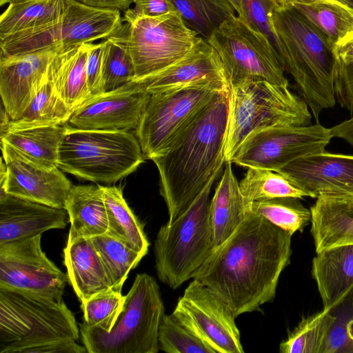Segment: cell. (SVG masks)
Masks as SVG:
<instances>
[{"instance_id":"1","label":"cell","mask_w":353,"mask_h":353,"mask_svg":"<svg viewBox=\"0 0 353 353\" xmlns=\"http://www.w3.org/2000/svg\"><path fill=\"white\" fill-rule=\"evenodd\" d=\"M290 232L250 210L234 233L214 248L194 272L236 317L261 311L276 296L279 277L290 263Z\"/></svg>"},{"instance_id":"2","label":"cell","mask_w":353,"mask_h":353,"mask_svg":"<svg viewBox=\"0 0 353 353\" xmlns=\"http://www.w3.org/2000/svg\"><path fill=\"white\" fill-rule=\"evenodd\" d=\"M228 91L218 92L152 160L160 176V194L172 223L222 171L228 119Z\"/></svg>"},{"instance_id":"3","label":"cell","mask_w":353,"mask_h":353,"mask_svg":"<svg viewBox=\"0 0 353 353\" xmlns=\"http://www.w3.org/2000/svg\"><path fill=\"white\" fill-rule=\"evenodd\" d=\"M281 46V63L293 78L312 117L333 108L337 59L327 37L293 6L277 8L271 16Z\"/></svg>"},{"instance_id":"4","label":"cell","mask_w":353,"mask_h":353,"mask_svg":"<svg viewBox=\"0 0 353 353\" xmlns=\"http://www.w3.org/2000/svg\"><path fill=\"white\" fill-rule=\"evenodd\" d=\"M63 300L0 288V353H83Z\"/></svg>"},{"instance_id":"5","label":"cell","mask_w":353,"mask_h":353,"mask_svg":"<svg viewBox=\"0 0 353 353\" xmlns=\"http://www.w3.org/2000/svg\"><path fill=\"white\" fill-rule=\"evenodd\" d=\"M225 162H230L252 132L272 127L307 125L312 115L304 100L266 81H248L230 85Z\"/></svg>"},{"instance_id":"6","label":"cell","mask_w":353,"mask_h":353,"mask_svg":"<svg viewBox=\"0 0 353 353\" xmlns=\"http://www.w3.org/2000/svg\"><path fill=\"white\" fill-rule=\"evenodd\" d=\"M164 316L156 280L146 273L137 274L112 329L105 332L83 323L81 340L89 353H157L159 329Z\"/></svg>"},{"instance_id":"7","label":"cell","mask_w":353,"mask_h":353,"mask_svg":"<svg viewBox=\"0 0 353 353\" xmlns=\"http://www.w3.org/2000/svg\"><path fill=\"white\" fill-rule=\"evenodd\" d=\"M144 160L137 137L129 131L68 127L60 144L57 166L88 181L112 183L134 172Z\"/></svg>"},{"instance_id":"8","label":"cell","mask_w":353,"mask_h":353,"mask_svg":"<svg viewBox=\"0 0 353 353\" xmlns=\"http://www.w3.org/2000/svg\"><path fill=\"white\" fill-rule=\"evenodd\" d=\"M214 176L192 205L172 223L159 229L154 241L159 279L175 290L193 274L213 250L209 226L210 193Z\"/></svg>"},{"instance_id":"9","label":"cell","mask_w":353,"mask_h":353,"mask_svg":"<svg viewBox=\"0 0 353 353\" xmlns=\"http://www.w3.org/2000/svg\"><path fill=\"white\" fill-rule=\"evenodd\" d=\"M121 10L69 0L57 20L0 38V58L51 48H69L106 39L123 26Z\"/></svg>"},{"instance_id":"10","label":"cell","mask_w":353,"mask_h":353,"mask_svg":"<svg viewBox=\"0 0 353 353\" xmlns=\"http://www.w3.org/2000/svg\"><path fill=\"white\" fill-rule=\"evenodd\" d=\"M207 42L219 54L229 85L263 80L289 88L285 70L270 41L237 14L225 20Z\"/></svg>"},{"instance_id":"11","label":"cell","mask_w":353,"mask_h":353,"mask_svg":"<svg viewBox=\"0 0 353 353\" xmlns=\"http://www.w3.org/2000/svg\"><path fill=\"white\" fill-rule=\"evenodd\" d=\"M126 43L135 68V80L154 73L187 54L201 37L177 11L154 17L124 14Z\"/></svg>"},{"instance_id":"12","label":"cell","mask_w":353,"mask_h":353,"mask_svg":"<svg viewBox=\"0 0 353 353\" xmlns=\"http://www.w3.org/2000/svg\"><path fill=\"white\" fill-rule=\"evenodd\" d=\"M228 90L195 85L150 94L135 130L145 159L162 154L203 106L218 92Z\"/></svg>"},{"instance_id":"13","label":"cell","mask_w":353,"mask_h":353,"mask_svg":"<svg viewBox=\"0 0 353 353\" xmlns=\"http://www.w3.org/2000/svg\"><path fill=\"white\" fill-rule=\"evenodd\" d=\"M332 138L330 128L319 122L268 128L250 134L231 163L277 172L297 159L325 151Z\"/></svg>"},{"instance_id":"14","label":"cell","mask_w":353,"mask_h":353,"mask_svg":"<svg viewBox=\"0 0 353 353\" xmlns=\"http://www.w3.org/2000/svg\"><path fill=\"white\" fill-rule=\"evenodd\" d=\"M176 318L214 353H243L235 315L215 292L193 279L173 311Z\"/></svg>"},{"instance_id":"15","label":"cell","mask_w":353,"mask_h":353,"mask_svg":"<svg viewBox=\"0 0 353 353\" xmlns=\"http://www.w3.org/2000/svg\"><path fill=\"white\" fill-rule=\"evenodd\" d=\"M41 234L0 244V288L61 301L68 281L43 252Z\"/></svg>"},{"instance_id":"16","label":"cell","mask_w":353,"mask_h":353,"mask_svg":"<svg viewBox=\"0 0 353 353\" xmlns=\"http://www.w3.org/2000/svg\"><path fill=\"white\" fill-rule=\"evenodd\" d=\"M1 148L0 190L49 206L64 208L72 185L61 169L37 165L3 141H1Z\"/></svg>"},{"instance_id":"17","label":"cell","mask_w":353,"mask_h":353,"mask_svg":"<svg viewBox=\"0 0 353 353\" xmlns=\"http://www.w3.org/2000/svg\"><path fill=\"white\" fill-rule=\"evenodd\" d=\"M150 97L132 81L117 90L92 96L72 112L65 124L77 130H136Z\"/></svg>"},{"instance_id":"18","label":"cell","mask_w":353,"mask_h":353,"mask_svg":"<svg viewBox=\"0 0 353 353\" xmlns=\"http://www.w3.org/2000/svg\"><path fill=\"white\" fill-rule=\"evenodd\" d=\"M276 172L310 197L353 201V155L327 151L294 160Z\"/></svg>"},{"instance_id":"19","label":"cell","mask_w":353,"mask_h":353,"mask_svg":"<svg viewBox=\"0 0 353 353\" xmlns=\"http://www.w3.org/2000/svg\"><path fill=\"white\" fill-rule=\"evenodd\" d=\"M134 81L149 94L195 85H214L227 90L230 88L219 54L201 37L194 47L176 62Z\"/></svg>"},{"instance_id":"20","label":"cell","mask_w":353,"mask_h":353,"mask_svg":"<svg viewBox=\"0 0 353 353\" xmlns=\"http://www.w3.org/2000/svg\"><path fill=\"white\" fill-rule=\"evenodd\" d=\"M63 48H51L15 57L0 58V94L11 120L28 108L46 79L49 63Z\"/></svg>"},{"instance_id":"21","label":"cell","mask_w":353,"mask_h":353,"mask_svg":"<svg viewBox=\"0 0 353 353\" xmlns=\"http://www.w3.org/2000/svg\"><path fill=\"white\" fill-rule=\"evenodd\" d=\"M70 222L65 208H58L0 190V244L29 238Z\"/></svg>"},{"instance_id":"22","label":"cell","mask_w":353,"mask_h":353,"mask_svg":"<svg viewBox=\"0 0 353 353\" xmlns=\"http://www.w3.org/2000/svg\"><path fill=\"white\" fill-rule=\"evenodd\" d=\"M312 275L323 302L330 311L353 291V245L332 247L316 252Z\"/></svg>"},{"instance_id":"23","label":"cell","mask_w":353,"mask_h":353,"mask_svg":"<svg viewBox=\"0 0 353 353\" xmlns=\"http://www.w3.org/2000/svg\"><path fill=\"white\" fill-rule=\"evenodd\" d=\"M63 256L68 281L81 303L113 289V283L91 238L67 242Z\"/></svg>"},{"instance_id":"24","label":"cell","mask_w":353,"mask_h":353,"mask_svg":"<svg viewBox=\"0 0 353 353\" xmlns=\"http://www.w3.org/2000/svg\"><path fill=\"white\" fill-rule=\"evenodd\" d=\"M250 204L241 192L232 163L225 162L222 177L209 206V226L213 249L234 233L250 210Z\"/></svg>"},{"instance_id":"25","label":"cell","mask_w":353,"mask_h":353,"mask_svg":"<svg viewBox=\"0 0 353 353\" xmlns=\"http://www.w3.org/2000/svg\"><path fill=\"white\" fill-rule=\"evenodd\" d=\"M90 43L60 48L50 61L47 79L73 112L92 97L88 88L86 59Z\"/></svg>"},{"instance_id":"26","label":"cell","mask_w":353,"mask_h":353,"mask_svg":"<svg viewBox=\"0 0 353 353\" xmlns=\"http://www.w3.org/2000/svg\"><path fill=\"white\" fill-rule=\"evenodd\" d=\"M64 208L70 222L67 242L107 232L108 221L102 185H72Z\"/></svg>"},{"instance_id":"27","label":"cell","mask_w":353,"mask_h":353,"mask_svg":"<svg viewBox=\"0 0 353 353\" xmlns=\"http://www.w3.org/2000/svg\"><path fill=\"white\" fill-rule=\"evenodd\" d=\"M311 234L316 252L353 245V207L343 199L321 196L310 208Z\"/></svg>"},{"instance_id":"28","label":"cell","mask_w":353,"mask_h":353,"mask_svg":"<svg viewBox=\"0 0 353 353\" xmlns=\"http://www.w3.org/2000/svg\"><path fill=\"white\" fill-rule=\"evenodd\" d=\"M67 130L66 124L11 130L1 135V141L30 161L52 168L58 167L59 147Z\"/></svg>"},{"instance_id":"29","label":"cell","mask_w":353,"mask_h":353,"mask_svg":"<svg viewBox=\"0 0 353 353\" xmlns=\"http://www.w3.org/2000/svg\"><path fill=\"white\" fill-rule=\"evenodd\" d=\"M107 210L109 236L144 255L149 242L143 227L123 198L122 190L116 186H102Z\"/></svg>"},{"instance_id":"30","label":"cell","mask_w":353,"mask_h":353,"mask_svg":"<svg viewBox=\"0 0 353 353\" xmlns=\"http://www.w3.org/2000/svg\"><path fill=\"white\" fill-rule=\"evenodd\" d=\"M69 0H30L9 4L0 17V38L59 19Z\"/></svg>"},{"instance_id":"31","label":"cell","mask_w":353,"mask_h":353,"mask_svg":"<svg viewBox=\"0 0 353 353\" xmlns=\"http://www.w3.org/2000/svg\"><path fill=\"white\" fill-rule=\"evenodd\" d=\"M72 112L56 92L46 75V81L28 108L19 118L10 120L3 133L11 130L65 124Z\"/></svg>"},{"instance_id":"32","label":"cell","mask_w":353,"mask_h":353,"mask_svg":"<svg viewBox=\"0 0 353 353\" xmlns=\"http://www.w3.org/2000/svg\"><path fill=\"white\" fill-rule=\"evenodd\" d=\"M185 23L206 41L228 19L237 14L228 0H171Z\"/></svg>"},{"instance_id":"33","label":"cell","mask_w":353,"mask_h":353,"mask_svg":"<svg viewBox=\"0 0 353 353\" xmlns=\"http://www.w3.org/2000/svg\"><path fill=\"white\" fill-rule=\"evenodd\" d=\"M102 85L103 92L124 86L135 79L133 60L126 43V25L103 39Z\"/></svg>"},{"instance_id":"34","label":"cell","mask_w":353,"mask_h":353,"mask_svg":"<svg viewBox=\"0 0 353 353\" xmlns=\"http://www.w3.org/2000/svg\"><path fill=\"white\" fill-rule=\"evenodd\" d=\"M239 188L248 203L281 197L302 199L309 196L283 174L264 168H248L239 182Z\"/></svg>"},{"instance_id":"35","label":"cell","mask_w":353,"mask_h":353,"mask_svg":"<svg viewBox=\"0 0 353 353\" xmlns=\"http://www.w3.org/2000/svg\"><path fill=\"white\" fill-rule=\"evenodd\" d=\"M336 316L323 309L303 317L298 325L279 345L282 353H322Z\"/></svg>"},{"instance_id":"36","label":"cell","mask_w":353,"mask_h":353,"mask_svg":"<svg viewBox=\"0 0 353 353\" xmlns=\"http://www.w3.org/2000/svg\"><path fill=\"white\" fill-rule=\"evenodd\" d=\"M320 30L334 46L353 31V13L337 3L292 6Z\"/></svg>"},{"instance_id":"37","label":"cell","mask_w":353,"mask_h":353,"mask_svg":"<svg viewBox=\"0 0 353 353\" xmlns=\"http://www.w3.org/2000/svg\"><path fill=\"white\" fill-rule=\"evenodd\" d=\"M91 240L113 283V289L121 292L129 272L138 265L145 255L106 233L92 237Z\"/></svg>"},{"instance_id":"38","label":"cell","mask_w":353,"mask_h":353,"mask_svg":"<svg viewBox=\"0 0 353 353\" xmlns=\"http://www.w3.org/2000/svg\"><path fill=\"white\" fill-rule=\"evenodd\" d=\"M250 210L292 235L302 232L312 220L311 210L296 198L281 197L252 202Z\"/></svg>"},{"instance_id":"39","label":"cell","mask_w":353,"mask_h":353,"mask_svg":"<svg viewBox=\"0 0 353 353\" xmlns=\"http://www.w3.org/2000/svg\"><path fill=\"white\" fill-rule=\"evenodd\" d=\"M125 301V296L114 289L99 293L83 302L84 323L110 332L117 321Z\"/></svg>"},{"instance_id":"40","label":"cell","mask_w":353,"mask_h":353,"mask_svg":"<svg viewBox=\"0 0 353 353\" xmlns=\"http://www.w3.org/2000/svg\"><path fill=\"white\" fill-rule=\"evenodd\" d=\"M159 350L167 353H214L173 314H165L159 329Z\"/></svg>"},{"instance_id":"41","label":"cell","mask_w":353,"mask_h":353,"mask_svg":"<svg viewBox=\"0 0 353 353\" xmlns=\"http://www.w3.org/2000/svg\"><path fill=\"white\" fill-rule=\"evenodd\" d=\"M241 4L242 14L239 17L268 38L280 61L281 46L273 29L271 16L275 10L285 6L279 0H241Z\"/></svg>"},{"instance_id":"42","label":"cell","mask_w":353,"mask_h":353,"mask_svg":"<svg viewBox=\"0 0 353 353\" xmlns=\"http://www.w3.org/2000/svg\"><path fill=\"white\" fill-rule=\"evenodd\" d=\"M334 309L337 310L340 314H334L336 321L322 353H353V291Z\"/></svg>"},{"instance_id":"43","label":"cell","mask_w":353,"mask_h":353,"mask_svg":"<svg viewBox=\"0 0 353 353\" xmlns=\"http://www.w3.org/2000/svg\"><path fill=\"white\" fill-rule=\"evenodd\" d=\"M336 101L343 108L353 112V61L337 62L334 81Z\"/></svg>"},{"instance_id":"44","label":"cell","mask_w":353,"mask_h":353,"mask_svg":"<svg viewBox=\"0 0 353 353\" xmlns=\"http://www.w3.org/2000/svg\"><path fill=\"white\" fill-rule=\"evenodd\" d=\"M103 40L96 44L90 43L86 59L87 81L92 96L103 93L102 69Z\"/></svg>"},{"instance_id":"45","label":"cell","mask_w":353,"mask_h":353,"mask_svg":"<svg viewBox=\"0 0 353 353\" xmlns=\"http://www.w3.org/2000/svg\"><path fill=\"white\" fill-rule=\"evenodd\" d=\"M134 7L124 14L134 17H154L176 11L171 0H133Z\"/></svg>"},{"instance_id":"46","label":"cell","mask_w":353,"mask_h":353,"mask_svg":"<svg viewBox=\"0 0 353 353\" xmlns=\"http://www.w3.org/2000/svg\"><path fill=\"white\" fill-rule=\"evenodd\" d=\"M337 62L348 63L353 61V31L334 46Z\"/></svg>"},{"instance_id":"47","label":"cell","mask_w":353,"mask_h":353,"mask_svg":"<svg viewBox=\"0 0 353 353\" xmlns=\"http://www.w3.org/2000/svg\"><path fill=\"white\" fill-rule=\"evenodd\" d=\"M333 138L342 139L353 148V114L343 121L330 128Z\"/></svg>"},{"instance_id":"48","label":"cell","mask_w":353,"mask_h":353,"mask_svg":"<svg viewBox=\"0 0 353 353\" xmlns=\"http://www.w3.org/2000/svg\"><path fill=\"white\" fill-rule=\"evenodd\" d=\"M88 6L110 8L121 11L128 10L133 0H77Z\"/></svg>"},{"instance_id":"49","label":"cell","mask_w":353,"mask_h":353,"mask_svg":"<svg viewBox=\"0 0 353 353\" xmlns=\"http://www.w3.org/2000/svg\"><path fill=\"white\" fill-rule=\"evenodd\" d=\"M283 6H292L295 4H310L318 2L337 3L335 0H279ZM340 4V3H339Z\"/></svg>"},{"instance_id":"50","label":"cell","mask_w":353,"mask_h":353,"mask_svg":"<svg viewBox=\"0 0 353 353\" xmlns=\"http://www.w3.org/2000/svg\"><path fill=\"white\" fill-rule=\"evenodd\" d=\"M235 9L238 16L242 14V4L241 0H228Z\"/></svg>"},{"instance_id":"51","label":"cell","mask_w":353,"mask_h":353,"mask_svg":"<svg viewBox=\"0 0 353 353\" xmlns=\"http://www.w3.org/2000/svg\"><path fill=\"white\" fill-rule=\"evenodd\" d=\"M353 13V0H335Z\"/></svg>"},{"instance_id":"52","label":"cell","mask_w":353,"mask_h":353,"mask_svg":"<svg viewBox=\"0 0 353 353\" xmlns=\"http://www.w3.org/2000/svg\"><path fill=\"white\" fill-rule=\"evenodd\" d=\"M30 1V0H0V5L3 6V4H6V3L14 4V3H21V2H24V1Z\"/></svg>"},{"instance_id":"53","label":"cell","mask_w":353,"mask_h":353,"mask_svg":"<svg viewBox=\"0 0 353 353\" xmlns=\"http://www.w3.org/2000/svg\"><path fill=\"white\" fill-rule=\"evenodd\" d=\"M345 201H346L351 206L353 207V201H347V200H345Z\"/></svg>"}]
</instances>
